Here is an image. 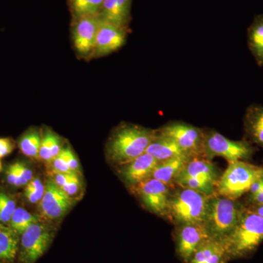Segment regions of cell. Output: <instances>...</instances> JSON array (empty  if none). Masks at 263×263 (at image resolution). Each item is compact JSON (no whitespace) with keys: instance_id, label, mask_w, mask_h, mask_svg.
Segmentation results:
<instances>
[{"instance_id":"6da1fadb","label":"cell","mask_w":263,"mask_h":263,"mask_svg":"<svg viewBox=\"0 0 263 263\" xmlns=\"http://www.w3.org/2000/svg\"><path fill=\"white\" fill-rule=\"evenodd\" d=\"M155 129L133 124L118 127L109 138L107 153L119 165L127 163L146 152L155 136Z\"/></svg>"},{"instance_id":"7a4b0ae2","label":"cell","mask_w":263,"mask_h":263,"mask_svg":"<svg viewBox=\"0 0 263 263\" xmlns=\"http://www.w3.org/2000/svg\"><path fill=\"white\" fill-rule=\"evenodd\" d=\"M228 260L245 258L257 250L263 242V217L246 207L238 224L222 240Z\"/></svg>"},{"instance_id":"3957f363","label":"cell","mask_w":263,"mask_h":263,"mask_svg":"<svg viewBox=\"0 0 263 263\" xmlns=\"http://www.w3.org/2000/svg\"><path fill=\"white\" fill-rule=\"evenodd\" d=\"M209 197L195 190L174 185L170 192L164 217L176 227L204 223Z\"/></svg>"},{"instance_id":"277c9868","label":"cell","mask_w":263,"mask_h":263,"mask_svg":"<svg viewBox=\"0 0 263 263\" xmlns=\"http://www.w3.org/2000/svg\"><path fill=\"white\" fill-rule=\"evenodd\" d=\"M246 205L215 193L209 197L205 224L212 238L224 240L238 224Z\"/></svg>"},{"instance_id":"5b68a950","label":"cell","mask_w":263,"mask_h":263,"mask_svg":"<svg viewBox=\"0 0 263 263\" xmlns=\"http://www.w3.org/2000/svg\"><path fill=\"white\" fill-rule=\"evenodd\" d=\"M263 176V167L247 161L230 162L216 184V193L228 198L238 200L248 193L251 186Z\"/></svg>"},{"instance_id":"8992f818","label":"cell","mask_w":263,"mask_h":263,"mask_svg":"<svg viewBox=\"0 0 263 263\" xmlns=\"http://www.w3.org/2000/svg\"><path fill=\"white\" fill-rule=\"evenodd\" d=\"M254 152L255 148L248 140L233 141L217 131L205 130L203 158L212 160L214 157H221L228 162L248 161L252 159Z\"/></svg>"},{"instance_id":"52a82bcc","label":"cell","mask_w":263,"mask_h":263,"mask_svg":"<svg viewBox=\"0 0 263 263\" xmlns=\"http://www.w3.org/2000/svg\"><path fill=\"white\" fill-rule=\"evenodd\" d=\"M156 131L176 142L191 157H203L204 129L187 123L174 122L165 124Z\"/></svg>"},{"instance_id":"ba28073f","label":"cell","mask_w":263,"mask_h":263,"mask_svg":"<svg viewBox=\"0 0 263 263\" xmlns=\"http://www.w3.org/2000/svg\"><path fill=\"white\" fill-rule=\"evenodd\" d=\"M52 238V230L41 220L29 226L21 235L20 259L22 262H35L47 250Z\"/></svg>"},{"instance_id":"9c48e42d","label":"cell","mask_w":263,"mask_h":263,"mask_svg":"<svg viewBox=\"0 0 263 263\" xmlns=\"http://www.w3.org/2000/svg\"><path fill=\"white\" fill-rule=\"evenodd\" d=\"M100 22L98 17H83L71 20V37L79 58L91 60Z\"/></svg>"},{"instance_id":"30bf717a","label":"cell","mask_w":263,"mask_h":263,"mask_svg":"<svg viewBox=\"0 0 263 263\" xmlns=\"http://www.w3.org/2000/svg\"><path fill=\"white\" fill-rule=\"evenodd\" d=\"M172 186L159 180L150 178L136 185L132 190L147 210L156 215L164 217Z\"/></svg>"},{"instance_id":"8fae6325","label":"cell","mask_w":263,"mask_h":263,"mask_svg":"<svg viewBox=\"0 0 263 263\" xmlns=\"http://www.w3.org/2000/svg\"><path fill=\"white\" fill-rule=\"evenodd\" d=\"M176 253L183 263H188L202 243L212 238L204 223L176 227Z\"/></svg>"},{"instance_id":"7c38bea8","label":"cell","mask_w":263,"mask_h":263,"mask_svg":"<svg viewBox=\"0 0 263 263\" xmlns=\"http://www.w3.org/2000/svg\"><path fill=\"white\" fill-rule=\"evenodd\" d=\"M129 29L100 21L91 60L101 58L120 49L127 41Z\"/></svg>"},{"instance_id":"4fadbf2b","label":"cell","mask_w":263,"mask_h":263,"mask_svg":"<svg viewBox=\"0 0 263 263\" xmlns=\"http://www.w3.org/2000/svg\"><path fill=\"white\" fill-rule=\"evenodd\" d=\"M73 202V199L66 195L56 183L49 179L45 186L44 194L40 202V211L43 217L54 220L65 215Z\"/></svg>"},{"instance_id":"5bb4252c","label":"cell","mask_w":263,"mask_h":263,"mask_svg":"<svg viewBox=\"0 0 263 263\" xmlns=\"http://www.w3.org/2000/svg\"><path fill=\"white\" fill-rule=\"evenodd\" d=\"M159 161L145 152L134 160L122 164L119 174L129 187L133 188L152 177V173Z\"/></svg>"},{"instance_id":"9a60e30c","label":"cell","mask_w":263,"mask_h":263,"mask_svg":"<svg viewBox=\"0 0 263 263\" xmlns=\"http://www.w3.org/2000/svg\"><path fill=\"white\" fill-rule=\"evenodd\" d=\"M133 0H104L98 18L106 23L129 28Z\"/></svg>"},{"instance_id":"2e32d148","label":"cell","mask_w":263,"mask_h":263,"mask_svg":"<svg viewBox=\"0 0 263 263\" xmlns=\"http://www.w3.org/2000/svg\"><path fill=\"white\" fill-rule=\"evenodd\" d=\"M220 176L219 170L212 161L203 157H193L184 164L177 177L205 179L217 184Z\"/></svg>"},{"instance_id":"e0dca14e","label":"cell","mask_w":263,"mask_h":263,"mask_svg":"<svg viewBox=\"0 0 263 263\" xmlns=\"http://www.w3.org/2000/svg\"><path fill=\"white\" fill-rule=\"evenodd\" d=\"M228 261L223 240L211 238L198 247L188 263H227Z\"/></svg>"},{"instance_id":"ac0fdd59","label":"cell","mask_w":263,"mask_h":263,"mask_svg":"<svg viewBox=\"0 0 263 263\" xmlns=\"http://www.w3.org/2000/svg\"><path fill=\"white\" fill-rule=\"evenodd\" d=\"M146 152L159 162L175 157H193L185 152L176 142L167 137L159 134L156 129L155 136L146 148Z\"/></svg>"},{"instance_id":"d6986e66","label":"cell","mask_w":263,"mask_h":263,"mask_svg":"<svg viewBox=\"0 0 263 263\" xmlns=\"http://www.w3.org/2000/svg\"><path fill=\"white\" fill-rule=\"evenodd\" d=\"M243 129L247 140L263 149V106L252 104L246 110Z\"/></svg>"},{"instance_id":"ffe728a7","label":"cell","mask_w":263,"mask_h":263,"mask_svg":"<svg viewBox=\"0 0 263 263\" xmlns=\"http://www.w3.org/2000/svg\"><path fill=\"white\" fill-rule=\"evenodd\" d=\"M192 158L193 157H179L159 162L151 178L159 180L168 186H174V180L181 172L184 164Z\"/></svg>"},{"instance_id":"44dd1931","label":"cell","mask_w":263,"mask_h":263,"mask_svg":"<svg viewBox=\"0 0 263 263\" xmlns=\"http://www.w3.org/2000/svg\"><path fill=\"white\" fill-rule=\"evenodd\" d=\"M249 50L259 67L263 66V15L254 17L247 29Z\"/></svg>"},{"instance_id":"7402d4cb","label":"cell","mask_w":263,"mask_h":263,"mask_svg":"<svg viewBox=\"0 0 263 263\" xmlns=\"http://www.w3.org/2000/svg\"><path fill=\"white\" fill-rule=\"evenodd\" d=\"M18 236L10 226L0 222V259L12 261L18 251Z\"/></svg>"},{"instance_id":"603a6c76","label":"cell","mask_w":263,"mask_h":263,"mask_svg":"<svg viewBox=\"0 0 263 263\" xmlns=\"http://www.w3.org/2000/svg\"><path fill=\"white\" fill-rule=\"evenodd\" d=\"M104 0H67L71 20L83 17H98Z\"/></svg>"},{"instance_id":"cb8c5ba5","label":"cell","mask_w":263,"mask_h":263,"mask_svg":"<svg viewBox=\"0 0 263 263\" xmlns=\"http://www.w3.org/2000/svg\"><path fill=\"white\" fill-rule=\"evenodd\" d=\"M42 141V133L37 129H29L19 139L18 146L21 152L27 157L39 159V152Z\"/></svg>"},{"instance_id":"d4e9b609","label":"cell","mask_w":263,"mask_h":263,"mask_svg":"<svg viewBox=\"0 0 263 263\" xmlns=\"http://www.w3.org/2000/svg\"><path fill=\"white\" fill-rule=\"evenodd\" d=\"M51 180L62 191L72 199L80 193L81 182L79 175L75 174H51Z\"/></svg>"},{"instance_id":"484cf974","label":"cell","mask_w":263,"mask_h":263,"mask_svg":"<svg viewBox=\"0 0 263 263\" xmlns=\"http://www.w3.org/2000/svg\"><path fill=\"white\" fill-rule=\"evenodd\" d=\"M174 185L183 188L190 189L208 196H211L216 193V183L205 179L177 177L174 180Z\"/></svg>"},{"instance_id":"4316f807","label":"cell","mask_w":263,"mask_h":263,"mask_svg":"<svg viewBox=\"0 0 263 263\" xmlns=\"http://www.w3.org/2000/svg\"><path fill=\"white\" fill-rule=\"evenodd\" d=\"M40 220L37 215L31 214L23 208H16L10 219V227L21 235L29 226Z\"/></svg>"},{"instance_id":"83f0119b","label":"cell","mask_w":263,"mask_h":263,"mask_svg":"<svg viewBox=\"0 0 263 263\" xmlns=\"http://www.w3.org/2000/svg\"><path fill=\"white\" fill-rule=\"evenodd\" d=\"M57 135L50 129H46L42 133V141L39 152V159L46 163L49 164L52 161V146Z\"/></svg>"},{"instance_id":"f1b7e54d","label":"cell","mask_w":263,"mask_h":263,"mask_svg":"<svg viewBox=\"0 0 263 263\" xmlns=\"http://www.w3.org/2000/svg\"><path fill=\"white\" fill-rule=\"evenodd\" d=\"M16 209L15 200L4 193H0V222H10L12 216Z\"/></svg>"},{"instance_id":"f546056e","label":"cell","mask_w":263,"mask_h":263,"mask_svg":"<svg viewBox=\"0 0 263 263\" xmlns=\"http://www.w3.org/2000/svg\"><path fill=\"white\" fill-rule=\"evenodd\" d=\"M51 167V174H74L70 171L62 151L56 158L49 163Z\"/></svg>"},{"instance_id":"4dcf8cb0","label":"cell","mask_w":263,"mask_h":263,"mask_svg":"<svg viewBox=\"0 0 263 263\" xmlns=\"http://www.w3.org/2000/svg\"><path fill=\"white\" fill-rule=\"evenodd\" d=\"M62 152L68 164L70 171L80 176V164H79V160L76 157L73 152L70 149V147L67 146L66 148H62Z\"/></svg>"},{"instance_id":"1f68e13d","label":"cell","mask_w":263,"mask_h":263,"mask_svg":"<svg viewBox=\"0 0 263 263\" xmlns=\"http://www.w3.org/2000/svg\"><path fill=\"white\" fill-rule=\"evenodd\" d=\"M14 165L17 171H18L21 180H22V186L27 185L33 179L32 170L27 167L26 164L22 163V162H15Z\"/></svg>"},{"instance_id":"d6a6232c","label":"cell","mask_w":263,"mask_h":263,"mask_svg":"<svg viewBox=\"0 0 263 263\" xmlns=\"http://www.w3.org/2000/svg\"><path fill=\"white\" fill-rule=\"evenodd\" d=\"M7 181L12 186H22V180L18 174L16 168H15L14 164H11L8 167L6 171Z\"/></svg>"},{"instance_id":"836d02e7","label":"cell","mask_w":263,"mask_h":263,"mask_svg":"<svg viewBox=\"0 0 263 263\" xmlns=\"http://www.w3.org/2000/svg\"><path fill=\"white\" fill-rule=\"evenodd\" d=\"M15 143L8 138H0V159L9 155L14 150Z\"/></svg>"},{"instance_id":"e575fe53","label":"cell","mask_w":263,"mask_h":263,"mask_svg":"<svg viewBox=\"0 0 263 263\" xmlns=\"http://www.w3.org/2000/svg\"><path fill=\"white\" fill-rule=\"evenodd\" d=\"M246 205H263V188L259 193L252 195H247Z\"/></svg>"},{"instance_id":"d590c367","label":"cell","mask_w":263,"mask_h":263,"mask_svg":"<svg viewBox=\"0 0 263 263\" xmlns=\"http://www.w3.org/2000/svg\"><path fill=\"white\" fill-rule=\"evenodd\" d=\"M26 189L34 190V191L37 192V193L44 194L45 186L43 185L41 180L37 179V178H33V179L27 183Z\"/></svg>"},{"instance_id":"8d00e7d4","label":"cell","mask_w":263,"mask_h":263,"mask_svg":"<svg viewBox=\"0 0 263 263\" xmlns=\"http://www.w3.org/2000/svg\"><path fill=\"white\" fill-rule=\"evenodd\" d=\"M24 193H25V196L27 200L32 203H37L38 202H41L43 196V194L37 193L34 190H28V189L26 188Z\"/></svg>"},{"instance_id":"74e56055","label":"cell","mask_w":263,"mask_h":263,"mask_svg":"<svg viewBox=\"0 0 263 263\" xmlns=\"http://www.w3.org/2000/svg\"><path fill=\"white\" fill-rule=\"evenodd\" d=\"M246 207L251 212L255 213L263 217V205H246Z\"/></svg>"},{"instance_id":"f35d334b","label":"cell","mask_w":263,"mask_h":263,"mask_svg":"<svg viewBox=\"0 0 263 263\" xmlns=\"http://www.w3.org/2000/svg\"><path fill=\"white\" fill-rule=\"evenodd\" d=\"M3 171V164H2L1 159H0V173Z\"/></svg>"}]
</instances>
